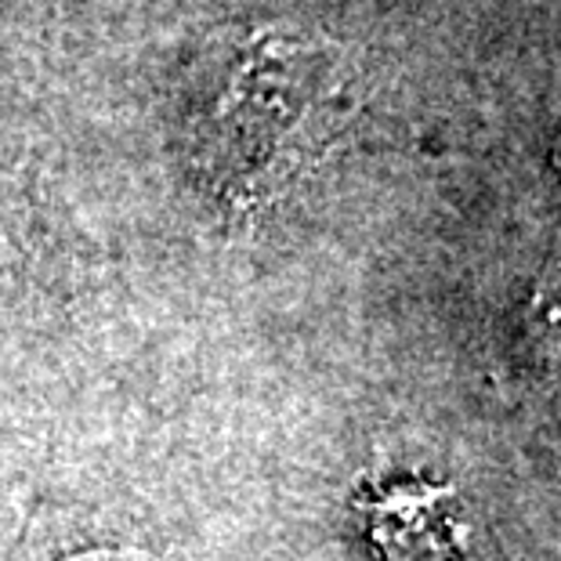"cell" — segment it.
<instances>
[{"instance_id":"cell-1","label":"cell","mask_w":561,"mask_h":561,"mask_svg":"<svg viewBox=\"0 0 561 561\" xmlns=\"http://www.w3.org/2000/svg\"><path fill=\"white\" fill-rule=\"evenodd\" d=\"M522 352L547 369H561V250L547 257L522 305Z\"/></svg>"},{"instance_id":"cell-2","label":"cell","mask_w":561,"mask_h":561,"mask_svg":"<svg viewBox=\"0 0 561 561\" xmlns=\"http://www.w3.org/2000/svg\"><path fill=\"white\" fill-rule=\"evenodd\" d=\"M551 163H554V171H558V178H561V130H558L554 149H551Z\"/></svg>"}]
</instances>
